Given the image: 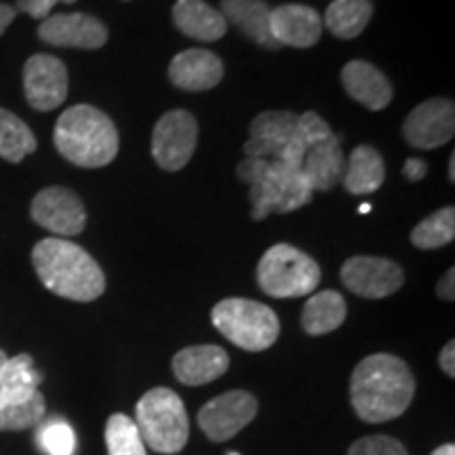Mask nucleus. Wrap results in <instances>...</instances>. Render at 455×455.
I'll list each match as a JSON object with an SVG mask.
<instances>
[{
  "label": "nucleus",
  "mask_w": 455,
  "mask_h": 455,
  "mask_svg": "<svg viewBox=\"0 0 455 455\" xmlns=\"http://www.w3.org/2000/svg\"><path fill=\"white\" fill-rule=\"evenodd\" d=\"M415 378L403 358L371 355L363 358L350 378V403L358 419L382 424L396 419L411 405Z\"/></svg>",
  "instance_id": "obj_1"
},
{
  "label": "nucleus",
  "mask_w": 455,
  "mask_h": 455,
  "mask_svg": "<svg viewBox=\"0 0 455 455\" xmlns=\"http://www.w3.org/2000/svg\"><path fill=\"white\" fill-rule=\"evenodd\" d=\"M32 264L51 293L72 301H95L106 291V275L81 244L66 238H43L34 244Z\"/></svg>",
  "instance_id": "obj_2"
},
{
  "label": "nucleus",
  "mask_w": 455,
  "mask_h": 455,
  "mask_svg": "<svg viewBox=\"0 0 455 455\" xmlns=\"http://www.w3.org/2000/svg\"><path fill=\"white\" fill-rule=\"evenodd\" d=\"M53 144L68 163L83 169H100L116 158L121 140L108 114L78 104L57 118Z\"/></svg>",
  "instance_id": "obj_3"
},
{
  "label": "nucleus",
  "mask_w": 455,
  "mask_h": 455,
  "mask_svg": "<svg viewBox=\"0 0 455 455\" xmlns=\"http://www.w3.org/2000/svg\"><path fill=\"white\" fill-rule=\"evenodd\" d=\"M135 424L144 443L156 453H180L190 439V419L181 398L169 388H152L135 407Z\"/></svg>",
  "instance_id": "obj_4"
},
{
  "label": "nucleus",
  "mask_w": 455,
  "mask_h": 455,
  "mask_svg": "<svg viewBox=\"0 0 455 455\" xmlns=\"http://www.w3.org/2000/svg\"><path fill=\"white\" fill-rule=\"evenodd\" d=\"M212 323L228 341L247 352L272 348L281 333V321L270 306L244 298L218 301L212 310Z\"/></svg>",
  "instance_id": "obj_5"
},
{
  "label": "nucleus",
  "mask_w": 455,
  "mask_h": 455,
  "mask_svg": "<svg viewBox=\"0 0 455 455\" xmlns=\"http://www.w3.org/2000/svg\"><path fill=\"white\" fill-rule=\"evenodd\" d=\"M318 283H321L318 264L293 244H272L258 264V284L270 298H304L312 295Z\"/></svg>",
  "instance_id": "obj_6"
},
{
  "label": "nucleus",
  "mask_w": 455,
  "mask_h": 455,
  "mask_svg": "<svg viewBox=\"0 0 455 455\" xmlns=\"http://www.w3.org/2000/svg\"><path fill=\"white\" fill-rule=\"evenodd\" d=\"M198 124L188 110L163 114L152 131V156L164 171H180L196 150Z\"/></svg>",
  "instance_id": "obj_7"
},
{
  "label": "nucleus",
  "mask_w": 455,
  "mask_h": 455,
  "mask_svg": "<svg viewBox=\"0 0 455 455\" xmlns=\"http://www.w3.org/2000/svg\"><path fill=\"white\" fill-rule=\"evenodd\" d=\"M258 398L251 392L230 390L212 398L198 411V426L207 439L213 443L230 441L244 426H249L258 415Z\"/></svg>",
  "instance_id": "obj_8"
},
{
  "label": "nucleus",
  "mask_w": 455,
  "mask_h": 455,
  "mask_svg": "<svg viewBox=\"0 0 455 455\" xmlns=\"http://www.w3.org/2000/svg\"><path fill=\"white\" fill-rule=\"evenodd\" d=\"M339 276L348 291L365 299L388 298L405 283L401 266L392 259L371 258V255H356L346 259Z\"/></svg>",
  "instance_id": "obj_9"
},
{
  "label": "nucleus",
  "mask_w": 455,
  "mask_h": 455,
  "mask_svg": "<svg viewBox=\"0 0 455 455\" xmlns=\"http://www.w3.org/2000/svg\"><path fill=\"white\" fill-rule=\"evenodd\" d=\"M32 220L57 238L81 235L87 226V209L72 190L49 186L34 196L30 207Z\"/></svg>",
  "instance_id": "obj_10"
},
{
  "label": "nucleus",
  "mask_w": 455,
  "mask_h": 455,
  "mask_svg": "<svg viewBox=\"0 0 455 455\" xmlns=\"http://www.w3.org/2000/svg\"><path fill=\"white\" fill-rule=\"evenodd\" d=\"M455 106L451 100L435 98L419 104L403 124V138L418 150H436L453 140Z\"/></svg>",
  "instance_id": "obj_11"
},
{
  "label": "nucleus",
  "mask_w": 455,
  "mask_h": 455,
  "mask_svg": "<svg viewBox=\"0 0 455 455\" xmlns=\"http://www.w3.org/2000/svg\"><path fill=\"white\" fill-rule=\"evenodd\" d=\"M24 93L36 112H51L68 98V70L53 55H32L24 66Z\"/></svg>",
  "instance_id": "obj_12"
},
{
  "label": "nucleus",
  "mask_w": 455,
  "mask_h": 455,
  "mask_svg": "<svg viewBox=\"0 0 455 455\" xmlns=\"http://www.w3.org/2000/svg\"><path fill=\"white\" fill-rule=\"evenodd\" d=\"M38 38L51 47L101 49L108 41V28L87 13L49 15L38 28Z\"/></svg>",
  "instance_id": "obj_13"
},
{
  "label": "nucleus",
  "mask_w": 455,
  "mask_h": 455,
  "mask_svg": "<svg viewBox=\"0 0 455 455\" xmlns=\"http://www.w3.org/2000/svg\"><path fill=\"white\" fill-rule=\"evenodd\" d=\"M270 32L281 47L310 49L321 41L323 20L306 4H281L270 13Z\"/></svg>",
  "instance_id": "obj_14"
},
{
  "label": "nucleus",
  "mask_w": 455,
  "mask_h": 455,
  "mask_svg": "<svg viewBox=\"0 0 455 455\" xmlns=\"http://www.w3.org/2000/svg\"><path fill=\"white\" fill-rule=\"evenodd\" d=\"M298 127V114L289 110H268L253 118L244 155L251 158H276L289 144Z\"/></svg>",
  "instance_id": "obj_15"
},
{
  "label": "nucleus",
  "mask_w": 455,
  "mask_h": 455,
  "mask_svg": "<svg viewBox=\"0 0 455 455\" xmlns=\"http://www.w3.org/2000/svg\"><path fill=\"white\" fill-rule=\"evenodd\" d=\"M169 78L178 89L209 91L218 87L224 78V64L212 51L204 49H186L171 60Z\"/></svg>",
  "instance_id": "obj_16"
},
{
  "label": "nucleus",
  "mask_w": 455,
  "mask_h": 455,
  "mask_svg": "<svg viewBox=\"0 0 455 455\" xmlns=\"http://www.w3.org/2000/svg\"><path fill=\"white\" fill-rule=\"evenodd\" d=\"M341 84L352 100L365 106L367 110L379 112L390 106L395 91L384 72L363 60H352L341 70Z\"/></svg>",
  "instance_id": "obj_17"
},
{
  "label": "nucleus",
  "mask_w": 455,
  "mask_h": 455,
  "mask_svg": "<svg viewBox=\"0 0 455 455\" xmlns=\"http://www.w3.org/2000/svg\"><path fill=\"white\" fill-rule=\"evenodd\" d=\"M173 375L184 386H204L221 378L230 367L228 352L220 346H188L173 356Z\"/></svg>",
  "instance_id": "obj_18"
},
{
  "label": "nucleus",
  "mask_w": 455,
  "mask_h": 455,
  "mask_svg": "<svg viewBox=\"0 0 455 455\" xmlns=\"http://www.w3.org/2000/svg\"><path fill=\"white\" fill-rule=\"evenodd\" d=\"M221 17L226 24H232L238 32L259 47L276 51L281 44L275 41L270 32L272 9L264 0H221Z\"/></svg>",
  "instance_id": "obj_19"
},
{
  "label": "nucleus",
  "mask_w": 455,
  "mask_h": 455,
  "mask_svg": "<svg viewBox=\"0 0 455 455\" xmlns=\"http://www.w3.org/2000/svg\"><path fill=\"white\" fill-rule=\"evenodd\" d=\"M306 180L310 181L312 190H333L335 186L341 184L346 173V158L341 152L339 138H331L321 141V144L312 146L306 152L304 163H301Z\"/></svg>",
  "instance_id": "obj_20"
},
{
  "label": "nucleus",
  "mask_w": 455,
  "mask_h": 455,
  "mask_svg": "<svg viewBox=\"0 0 455 455\" xmlns=\"http://www.w3.org/2000/svg\"><path fill=\"white\" fill-rule=\"evenodd\" d=\"M173 21L180 32L201 43L220 41L228 30L220 11L209 7L204 0H178L173 4Z\"/></svg>",
  "instance_id": "obj_21"
},
{
  "label": "nucleus",
  "mask_w": 455,
  "mask_h": 455,
  "mask_svg": "<svg viewBox=\"0 0 455 455\" xmlns=\"http://www.w3.org/2000/svg\"><path fill=\"white\" fill-rule=\"evenodd\" d=\"M384 178L386 169L382 155L373 146L363 144L350 152L341 186L346 188L348 195L365 196L378 192L384 186Z\"/></svg>",
  "instance_id": "obj_22"
},
{
  "label": "nucleus",
  "mask_w": 455,
  "mask_h": 455,
  "mask_svg": "<svg viewBox=\"0 0 455 455\" xmlns=\"http://www.w3.org/2000/svg\"><path fill=\"white\" fill-rule=\"evenodd\" d=\"M348 306H346L344 295L327 289V291L315 293L306 301L301 310V327L308 335H327L344 325Z\"/></svg>",
  "instance_id": "obj_23"
},
{
  "label": "nucleus",
  "mask_w": 455,
  "mask_h": 455,
  "mask_svg": "<svg viewBox=\"0 0 455 455\" xmlns=\"http://www.w3.org/2000/svg\"><path fill=\"white\" fill-rule=\"evenodd\" d=\"M41 382L43 375L36 371L30 355L7 358L3 373H0V405L28 401V398L36 395Z\"/></svg>",
  "instance_id": "obj_24"
},
{
  "label": "nucleus",
  "mask_w": 455,
  "mask_h": 455,
  "mask_svg": "<svg viewBox=\"0 0 455 455\" xmlns=\"http://www.w3.org/2000/svg\"><path fill=\"white\" fill-rule=\"evenodd\" d=\"M371 17V0H333L325 11V26L333 36L350 41V38L363 34Z\"/></svg>",
  "instance_id": "obj_25"
},
{
  "label": "nucleus",
  "mask_w": 455,
  "mask_h": 455,
  "mask_svg": "<svg viewBox=\"0 0 455 455\" xmlns=\"http://www.w3.org/2000/svg\"><path fill=\"white\" fill-rule=\"evenodd\" d=\"M36 146L32 129L13 112L0 108V158L13 164L21 163L36 150Z\"/></svg>",
  "instance_id": "obj_26"
},
{
  "label": "nucleus",
  "mask_w": 455,
  "mask_h": 455,
  "mask_svg": "<svg viewBox=\"0 0 455 455\" xmlns=\"http://www.w3.org/2000/svg\"><path fill=\"white\" fill-rule=\"evenodd\" d=\"M409 238L415 247L424 249V251L447 247L455 238V209L449 204V207L430 213L428 218L413 228Z\"/></svg>",
  "instance_id": "obj_27"
},
{
  "label": "nucleus",
  "mask_w": 455,
  "mask_h": 455,
  "mask_svg": "<svg viewBox=\"0 0 455 455\" xmlns=\"http://www.w3.org/2000/svg\"><path fill=\"white\" fill-rule=\"evenodd\" d=\"M104 436L108 455H148L138 424L124 413H114L108 418Z\"/></svg>",
  "instance_id": "obj_28"
},
{
  "label": "nucleus",
  "mask_w": 455,
  "mask_h": 455,
  "mask_svg": "<svg viewBox=\"0 0 455 455\" xmlns=\"http://www.w3.org/2000/svg\"><path fill=\"white\" fill-rule=\"evenodd\" d=\"M44 411H47V405H44L41 390L28 401L0 405V432L28 430L32 426H38L43 422Z\"/></svg>",
  "instance_id": "obj_29"
},
{
  "label": "nucleus",
  "mask_w": 455,
  "mask_h": 455,
  "mask_svg": "<svg viewBox=\"0 0 455 455\" xmlns=\"http://www.w3.org/2000/svg\"><path fill=\"white\" fill-rule=\"evenodd\" d=\"M36 436L38 445L49 455H72L76 449V435H74L72 426L60 418L44 422Z\"/></svg>",
  "instance_id": "obj_30"
},
{
  "label": "nucleus",
  "mask_w": 455,
  "mask_h": 455,
  "mask_svg": "<svg viewBox=\"0 0 455 455\" xmlns=\"http://www.w3.org/2000/svg\"><path fill=\"white\" fill-rule=\"evenodd\" d=\"M331 135H333V131L329 129V124L323 121L316 112L298 114V127H295L293 138L306 148V152H308L312 146L329 140Z\"/></svg>",
  "instance_id": "obj_31"
},
{
  "label": "nucleus",
  "mask_w": 455,
  "mask_h": 455,
  "mask_svg": "<svg viewBox=\"0 0 455 455\" xmlns=\"http://www.w3.org/2000/svg\"><path fill=\"white\" fill-rule=\"evenodd\" d=\"M348 455H409L401 441L392 439L386 435L363 436L352 443Z\"/></svg>",
  "instance_id": "obj_32"
},
{
  "label": "nucleus",
  "mask_w": 455,
  "mask_h": 455,
  "mask_svg": "<svg viewBox=\"0 0 455 455\" xmlns=\"http://www.w3.org/2000/svg\"><path fill=\"white\" fill-rule=\"evenodd\" d=\"M60 3L72 4V3H76V0H17L15 11L17 13L21 11V13H28L30 17H34V20L44 21L51 15V9Z\"/></svg>",
  "instance_id": "obj_33"
},
{
  "label": "nucleus",
  "mask_w": 455,
  "mask_h": 455,
  "mask_svg": "<svg viewBox=\"0 0 455 455\" xmlns=\"http://www.w3.org/2000/svg\"><path fill=\"white\" fill-rule=\"evenodd\" d=\"M426 173H428V164H426L422 158H407L405 167H403V175H405L409 181L424 180Z\"/></svg>",
  "instance_id": "obj_34"
},
{
  "label": "nucleus",
  "mask_w": 455,
  "mask_h": 455,
  "mask_svg": "<svg viewBox=\"0 0 455 455\" xmlns=\"http://www.w3.org/2000/svg\"><path fill=\"white\" fill-rule=\"evenodd\" d=\"M439 365L443 373L449 375V378H455V341H447L445 348L441 350Z\"/></svg>",
  "instance_id": "obj_35"
},
{
  "label": "nucleus",
  "mask_w": 455,
  "mask_h": 455,
  "mask_svg": "<svg viewBox=\"0 0 455 455\" xmlns=\"http://www.w3.org/2000/svg\"><path fill=\"white\" fill-rule=\"evenodd\" d=\"M436 293H439V298L445 301L455 299V270L453 268H449L447 275L441 278L439 284H436Z\"/></svg>",
  "instance_id": "obj_36"
},
{
  "label": "nucleus",
  "mask_w": 455,
  "mask_h": 455,
  "mask_svg": "<svg viewBox=\"0 0 455 455\" xmlns=\"http://www.w3.org/2000/svg\"><path fill=\"white\" fill-rule=\"evenodd\" d=\"M17 11L15 7H9V4H0V36L7 32V28L13 24Z\"/></svg>",
  "instance_id": "obj_37"
},
{
  "label": "nucleus",
  "mask_w": 455,
  "mask_h": 455,
  "mask_svg": "<svg viewBox=\"0 0 455 455\" xmlns=\"http://www.w3.org/2000/svg\"><path fill=\"white\" fill-rule=\"evenodd\" d=\"M430 455H455V447L451 443H447V445H441L439 449H435Z\"/></svg>",
  "instance_id": "obj_38"
},
{
  "label": "nucleus",
  "mask_w": 455,
  "mask_h": 455,
  "mask_svg": "<svg viewBox=\"0 0 455 455\" xmlns=\"http://www.w3.org/2000/svg\"><path fill=\"white\" fill-rule=\"evenodd\" d=\"M449 181H455V156L451 155V158H449Z\"/></svg>",
  "instance_id": "obj_39"
},
{
  "label": "nucleus",
  "mask_w": 455,
  "mask_h": 455,
  "mask_svg": "<svg viewBox=\"0 0 455 455\" xmlns=\"http://www.w3.org/2000/svg\"><path fill=\"white\" fill-rule=\"evenodd\" d=\"M7 355H4V350H0V373H3V367H4V363H7Z\"/></svg>",
  "instance_id": "obj_40"
},
{
  "label": "nucleus",
  "mask_w": 455,
  "mask_h": 455,
  "mask_svg": "<svg viewBox=\"0 0 455 455\" xmlns=\"http://www.w3.org/2000/svg\"><path fill=\"white\" fill-rule=\"evenodd\" d=\"M228 455H238V453H235V451H232V453H228Z\"/></svg>",
  "instance_id": "obj_41"
}]
</instances>
